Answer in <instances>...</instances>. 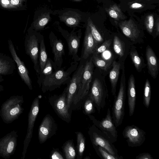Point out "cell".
Segmentation results:
<instances>
[{"label":"cell","instance_id":"obj_45","mask_svg":"<svg viewBox=\"0 0 159 159\" xmlns=\"http://www.w3.org/2000/svg\"><path fill=\"white\" fill-rule=\"evenodd\" d=\"M4 89V86L2 85H0V92L3 91Z\"/></svg>","mask_w":159,"mask_h":159},{"label":"cell","instance_id":"obj_21","mask_svg":"<svg viewBox=\"0 0 159 159\" xmlns=\"http://www.w3.org/2000/svg\"><path fill=\"white\" fill-rule=\"evenodd\" d=\"M83 48L82 58L84 59H87L90 55H92L97 48L90 28L87 25L85 32Z\"/></svg>","mask_w":159,"mask_h":159},{"label":"cell","instance_id":"obj_26","mask_svg":"<svg viewBox=\"0 0 159 159\" xmlns=\"http://www.w3.org/2000/svg\"><path fill=\"white\" fill-rule=\"evenodd\" d=\"M112 69L109 72V78L111 84V92L112 95L115 97L121 66L118 61L114 60L112 63Z\"/></svg>","mask_w":159,"mask_h":159},{"label":"cell","instance_id":"obj_13","mask_svg":"<svg viewBox=\"0 0 159 159\" xmlns=\"http://www.w3.org/2000/svg\"><path fill=\"white\" fill-rule=\"evenodd\" d=\"M146 132L134 125H128L124 129L122 135L126 139L129 147H135L141 146L146 139Z\"/></svg>","mask_w":159,"mask_h":159},{"label":"cell","instance_id":"obj_19","mask_svg":"<svg viewBox=\"0 0 159 159\" xmlns=\"http://www.w3.org/2000/svg\"><path fill=\"white\" fill-rule=\"evenodd\" d=\"M49 42L54 54L55 70L61 68L63 63V56L65 52L64 45L61 40L58 39L52 32L49 36Z\"/></svg>","mask_w":159,"mask_h":159},{"label":"cell","instance_id":"obj_29","mask_svg":"<svg viewBox=\"0 0 159 159\" xmlns=\"http://www.w3.org/2000/svg\"><path fill=\"white\" fill-rule=\"evenodd\" d=\"M91 57L94 65L103 71H107L111 68L114 61L103 59L94 54Z\"/></svg>","mask_w":159,"mask_h":159},{"label":"cell","instance_id":"obj_39","mask_svg":"<svg viewBox=\"0 0 159 159\" xmlns=\"http://www.w3.org/2000/svg\"><path fill=\"white\" fill-rule=\"evenodd\" d=\"M112 39L109 38L105 40L97 48L93 54L99 55L110 49L112 42Z\"/></svg>","mask_w":159,"mask_h":159},{"label":"cell","instance_id":"obj_44","mask_svg":"<svg viewBox=\"0 0 159 159\" xmlns=\"http://www.w3.org/2000/svg\"><path fill=\"white\" fill-rule=\"evenodd\" d=\"M155 30L156 36H158L159 34V20L158 18L155 24Z\"/></svg>","mask_w":159,"mask_h":159},{"label":"cell","instance_id":"obj_22","mask_svg":"<svg viewBox=\"0 0 159 159\" xmlns=\"http://www.w3.org/2000/svg\"><path fill=\"white\" fill-rule=\"evenodd\" d=\"M128 83L127 96L129 115L131 116L134 112L136 98L135 80L133 74L129 76Z\"/></svg>","mask_w":159,"mask_h":159},{"label":"cell","instance_id":"obj_17","mask_svg":"<svg viewBox=\"0 0 159 159\" xmlns=\"http://www.w3.org/2000/svg\"><path fill=\"white\" fill-rule=\"evenodd\" d=\"M9 51L12 58L14 59L17 66V71L22 80L28 87L29 89H33L32 83L29 75L28 70L23 62L18 56L12 41L10 39L8 40Z\"/></svg>","mask_w":159,"mask_h":159},{"label":"cell","instance_id":"obj_31","mask_svg":"<svg viewBox=\"0 0 159 159\" xmlns=\"http://www.w3.org/2000/svg\"><path fill=\"white\" fill-rule=\"evenodd\" d=\"M65 158L66 159H74L76 153L73 141L69 140L66 141L62 147Z\"/></svg>","mask_w":159,"mask_h":159},{"label":"cell","instance_id":"obj_18","mask_svg":"<svg viewBox=\"0 0 159 159\" xmlns=\"http://www.w3.org/2000/svg\"><path fill=\"white\" fill-rule=\"evenodd\" d=\"M63 37L68 45L69 55L72 57L74 61H79L80 58L77 54L81 38V34H77L72 31L70 33L66 31H61Z\"/></svg>","mask_w":159,"mask_h":159},{"label":"cell","instance_id":"obj_2","mask_svg":"<svg viewBox=\"0 0 159 159\" xmlns=\"http://www.w3.org/2000/svg\"><path fill=\"white\" fill-rule=\"evenodd\" d=\"M98 68V74L92 83L88 96L93 101L95 107L99 113L106 105V101L109 97L108 91L103 71Z\"/></svg>","mask_w":159,"mask_h":159},{"label":"cell","instance_id":"obj_28","mask_svg":"<svg viewBox=\"0 0 159 159\" xmlns=\"http://www.w3.org/2000/svg\"><path fill=\"white\" fill-rule=\"evenodd\" d=\"M50 19L49 12L43 13L33 22L30 28L37 31L42 30Z\"/></svg>","mask_w":159,"mask_h":159},{"label":"cell","instance_id":"obj_3","mask_svg":"<svg viewBox=\"0 0 159 159\" xmlns=\"http://www.w3.org/2000/svg\"><path fill=\"white\" fill-rule=\"evenodd\" d=\"M24 102L22 95H13L2 104L0 116L4 123L10 124L18 119L24 110Z\"/></svg>","mask_w":159,"mask_h":159},{"label":"cell","instance_id":"obj_16","mask_svg":"<svg viewBox=\"0 0 159 159\" xmlns=\"http://www.w3.org/2000/svg\"><path fill=\"white\" fill-rule=\"evenodd\" d=\"M57 125L52 117L47 114L43 119L38 129V138L40 144L44 143L56 134Z\"/></svg>","mask_w":159,"mask_h":159},{"label":"cell","instance_id":"obj_46","mask_svg":"<svg viewBox=\"0 0 159 159\" xmlns=\"http://www.w3.org/2000/svg\"><path fill=\"white\" fill-rule=\"evenodd\" d=\"M4 81V79L2 75H0V82H2Z\"/></svg>","mask_w":159,"mask_h":159},{"label":"cell","instance_id":"obj_11","mask_svg":"<svg viewBox=\"0 0 159 159\" xmlns=\"http://www.w3.org/2000/svg\"><path fill=\"white\" fill-rule=\"evenodd\" d=\"M39 98H36L33 101L28 115V124L26 134L23 143L21 159L25 157L27 149L32 137L33 128L39 111Z\"/></svg>","mask_w":159,"mask_h":159},{"label":"cell","instance_id":"obj_32","mask_svg":"<svg viewBox=\"0 0 159 159\" xmlns=\"http://www.w3.org/2000/svg\"><path fill=\"white\" fill-rule=\"evenodd\" d=\"M39 52V60L40 74L44 68L48 59L43 37L42 39L40 44Z\"/></svg>","mask_w":159,"mask_h":159},{"label":"cell","instance_id":"obj_49","mask_svg":"<svg viewBox=\"0 0 159 159\" xmlns=\"http://www.w3.org/2000/svg\"></svg>","mask_w":159,"mask_h":159},{"label":"cell","instance_id":"obj_41","mask_svg":"<svg viewBox=\"0 0 159 159\" xmlns=\"http://www.w3.org/2000/svg\"><path fill=\"white\" fill-rule=\"evenodd\" d=\"M50 158L52 159H64L58 149H55L52 151L50 156Z\"/></svg>","mask_w":159,"mask_h":159},{"label":"cell","instance_id":"obj_40","mask_svg":"<svg viewBox=\"0 0 159 159\" xmlns=\"http://www.w3.org/2000/svg\"><path fill=\"white\" fill-rule=\"evenodd\" d=\"M145 24L147 31L149 34H152L153 33L154 26V20L153 15H149L146 17Z\"/></svg>","mask_w":159,"mask_h":159},{"label":"cell","instance_id":"obj_34","mask_svg":"<svg viewBox=\"0 0 159 159\" xmlns=\"http://www.w3.org/2000/svg\"><path fill=\"white\" fill-rule=\"evenodd\" d=\"M54 62L50 58H48L44 68L38 77L37 82L41 87L42 82L44 77L50 75L53 72Z\"/></svg>","mask_w":159,"mask_h":159},{"label":"cell","instance_id":"obj_48","mask_svg":"<svg viewBox=\"0 0 159 159\" xmlns=\"http://www.w3.org/2000/svg\"><path fill=\"white\" fill-rule=\"evenodd\" d=\"M90 159V158L89 157H85L84 158V159Z\"/></svg>","mask_w":159,"mask_h":159},{"label":"cell","instance_id":"obj_14","mask_svg":"<svg viewBox=\"0 0 159 159\" xmlns=\"http://www.w3.org/2000/svg\"><path fill=\"white\" fill-rule=\"evenodd\" d=\"M17 132L13 130L0 139V157L8 159L14 153L17 144Z\"/></svg>","mask_w":159,"mask_h":159},{"label":"cell","instance_id":"obj_1","mask_svg":"<svg viewBox=\"0 0 159 159\" xmlns=\"http://www.w3.org/2000/svg\"><path fill=\"white\" fill-rule=\"evenodd\" d=\"M78 62L73 61L66 70L63 68L58 69L50 75L46 76L41 84V89L44 93L59 88L62 85L68 84L71 78L70 75L77 69Z\"/></svg>","mask_w":159,"mask_h":159},{"label":"cell","instance_id":"obj_7","mask_svg":"<svg viewBox=\"0 0 159 159\" xmlns=\"http://www.w3.org/2000/svg\"><path fill=\"white\" fill-rule=\"evenodd\" d=\"M88 133L93 146H100L119 159H123L122 156L118 155L113 143L94 125L89 127Z\"/></svg>","mask_w":159,"mask_h":159},{"label":"cell","instance_id":"obj_42","mask_svg":"<svg viewBox=\"0 0 159 159\" xmlns=\"http://www.w3.org/2000/svg\"><path fill=\"white\" fill-rule=\"evenodd\" d=\"M136 159H153L151 155L148 152H143L139 154L136 157Z\"/></svg>","mask_w":159,"mask_h":159},{"label":"cell","instance_id":"obj_24","mask_svg":"<svg viewBox=\"0 0 159 159\" xmlns=\"http://www.w3.org/2000/svg\"><path fill=\"white\" fill-rule=\"evenodd\" d=\"M27 0H0V9L9 11L25 10Z\"/></svg>","mask_w":159,"mask_h":159},{"label":"cell","instance_id":"obj_12","mask_svg":"<svg viewBox=\"0 0 159 159\" xmlns=\"http://www.w3.org/2000/svg\"><path fill=\"white\" fill-rule=\"evenodd\" d=\"M119 26L123 34L133 45L144 42V35L132 19L120 22Z\"/></svg>","mask_w":159,"mask_h":159},{"label":"cell","instance_id":"obj_38","mask_svg":"<svg viewBox=\"0 0 159 159\" xmlns=\"http://www.w3.org/2000/svg\"><path fill=\"white\" fill-rule=\"evenodd\" d=\"M95 106L93 100L88 96L83 105V112L87 115L94 113Z\"/></svg>","mask_w":159,"mask_h":159},{"label":"cell","instance_id":"obj_47","mask_svg":"<svg viewBox=\"0 0 159 159\" xmlns=\"http://www.w3.org/2000/svg\"><path fill=\"white\" fill-rule=\"evenodd\" d=\"M76 2H80L82 1V0H72Z\"/></svg>","mask_w":159,"mask_h":159},{"label":"cell","instance_id":"obj_37","mask_svg":"<svg viewBox=\"0 0 159 159\" xmlns=\"http://www.w3.org/2000/svg\"><path fill=\"white\" fill-rule=\"evenodd\" d=\"M97 155L101 159H119L117 157L111 154L103 148L98 146H93Z\"/></svg>","mask_w":159,"mask_h":159},{"label":"cell","instance_id":"obj_25","mask_svg":"<svg viewBox=\"0 0 159 159\" xmlns=\"http://www.w3.org/2000/svg\"><path fill=\"white\" fill-rule=\"evenodd\" d=\"M59 17L61 21L71 27L78 26L81 19V15L80 14L70 11L63 13Z\"/></svg>","mask_w":159,"mask_h":159},{"label":"cell","instance_id":"obj_6","mask_svg":"<svg viewBox=\"0 0 159 159\" xmlns=\"http://www.w3.org/2000/svg\"><path fill=\"white\" fill-rule=\"evenodd\" d=\"M94 65L91 57L85 64L79 84L78 90L73 105H76L81 102L89 92L90 84L93 78Z\"/></svg>","mask_w":159,"mask_h":159},{"label":"cell","instance_id":"obj_35","mask_svg":"<svg viewBox=\"0 0 159 159\" xmlns=\"http://www.w3.org/2000/svg\"><path fill=\"white\" fill-rule=\"evenodd\" d=\"M151 87L149 80L147 79L144 85L143 95V104L148 108L149 106L151 98Z\"/></svg>","mask_w":159,"mask_h":159},{"label":"cell","instance_id":"obj_43","mask_svg":"<svg viewBox=\"0 0 159 159\" xmlns=\"http://www.w3.org/2000/svg\"><path fill=\"white\" fill-rule=\"evenodd\" d=\"M143 7V5L138 2L134 3L130 5V7L131 8L134 9H139Z\"/></svg>","mask_w":159,"mask_h":159},{"label":"cell","instance_id":"obj_23","mask_svg":"<svg viewBox=\"0 0 159 159\" xmlns=\"http://www.w3.org/2000/svg\"><path fill=\"white\" fill-rule=\"evenodd\" d=\"M15 69L16 62L14 59L6 54L0 52V75H11Z\"/></svg>","mask_w":159,"mask_h":159},{"label":"cell","instance_id":"obj_20","mask_svg":"<svg viewBox=\"0 0 159 159\" xmlns=\"http://www.w3.org/2000/svg\"><path fill=\"white\" fill-rule=\"evenodd\" d=\"M145 55L148 73L155 79L159 70L158 60L155 52L149 45L146 48Z\"/></svg>","mask_w":159,"mask_h":159},{"label":"cell","instance_id":"obj_30","mask_svg":"<svg viewBox=\"0 0 159 159\" xmlns=\"http://www.w3.org/2000/svg\"><path fill=\"white\" fill-rule=\"evenodd\" d=\"M87 25L90 28L91 34L98 48L106 40L98 30L90 17L88 20Z\"/></svg>","mask_w":159,"mask_h":159},{"label":"cell","instance_id":"obj_36","mask_svg":"<svg viewBox=\"0 0 159 159\" xmlns=\"http://www.w3.org/2000/svg\"><path fill=\"white\" fill-rule=\"evenodd\" d=\"M108 12L110 16L116 20L123 19L124 18L120 8L116 4L110 7L108 10Z\"/></svg>","mask_w":159,"mask_h":159},{"label":"cell","instance_id":"obj_27","mask_svg":"<svg viewBox=\"0 0 159 159\" xmlns=\"http://www.w3.org/2000/svg\"><path fill=\"white\" fill-rule=\"evenodd\" d=\"M129 55L136 70L139 72H141L146 65L143 57L139 55L136 48L134 45L131 48Z\"/></svg>","mask_w":159,"mask_h":159},{"label":"cell","instance_id":"obj_5","mask_svg":"<svg viewBox=\"0 0 159 159\" xmlns=\"http://www.w3.org/2000/svg\"><path fill=\"white\" fill-rule=\"evenodd\" d=\"M43 36L30 28L27 30L24 40V46L26 54L29 56L32 60L34 68L39 75L40 74L39 64V44Z\"/></svg>","mask_w":159,"mask_h":159},{"label":"cell","instance_id":"obj_33","mask_svg":"<svg viewBox=\"0 0 159 159\" xmlns=\"http://www.w3.org/2000/svg\"><path fill=\"white\" fill-rule=\"evenodd\" d=\"M77 142V159H81L84 154L85 147V139L83 134L80 132H75Z\"/></svg>","mask_w":159,"mask_h":159},{"label":"cell","instance_id":"obj_8","mask_svg":"<svg viewBox=\"0 0 159 159\" xmlns=\"http://www.w3.org/2000/svg\"><path fill=\"white\" fill-rule=\"evenodd\" d=\"M88 116L93 125L98 128L113 143L117 141L118 136V132L113 122L110 108H108L105 117L101 121L98 120L91 114Z\"/></svg>","mask_w":159,"mask_h":159},{"label":"cell","instance_id":"obj_10","mask_svg":"<svg viewBox=\"0 0 159 159\" xmlns=\"http://www.w3.org/2000/svg\"><path fill=\"white\" fill-rule=\"evenodd\" d=\"M67 88L59 95H54L49 100L55 112L62 120L67 123L71 121L70 114L66 103Z\"/></svg>","mask_w":159,"mask_h":159},{"label":"cell","instance_id":"obj_4","mask_svg":"<svg viewBox=\"0 0 159 159\" xmlns=\"http://www.w3.org/2000/svg\"><path fill=\"white\" fill-rule=\"evenodd\" d=\"M120 88L118 94L115 97L112 108V118L116 127L122 123L125 116L126 98V78L125 67L121 69Z\"/></svg>","mask_w":159,"mask_h":159},{"label":"cell","instance_id":"obj_9","mask_svg":"<svg viewBox=\"0 0 159 159\" xmlns=\"http://www.w3.org/2000/svg\"><path fill=\"white\" fill-rule=\"evenodd\" d=\"M112 48L118 59L121 66V70L125 67V62L132 46L133 45L126 37L118 34L115 35L112 38Z\"/></svg>","mask_w":159,"mask_h":159},{"label":"cell","instance_id":"obj_15","mask_svg":"<svg viewBox=\"0 0 159 159\" xmlns=\"http://www.w3.org/2000/svg\"><path fill=\"white\" fill-rule=\"evenodd\" d=\"M84 67V65L83 64L78 66L66 87V103L69 110L70 109L77 95Z\"/></svg>","mask_w":159,"mask_h":159}]
</instances>
